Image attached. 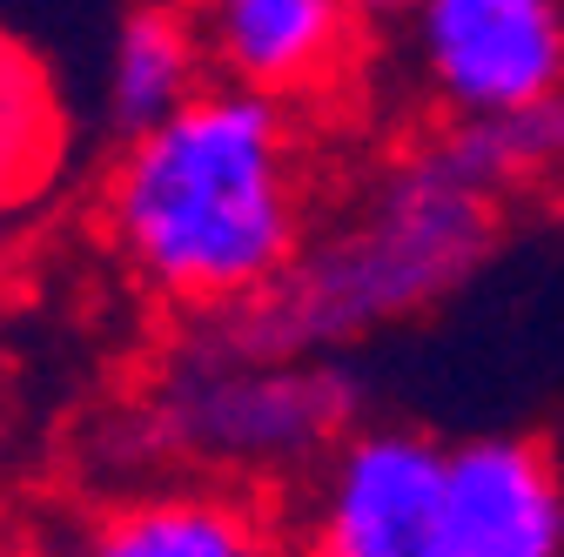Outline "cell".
Wrapping results in <instances>:
<instances>
[{"label":"cell","mask_w":564,"mask_h":557,"mask_svg":"<svg viewBox=\"0 0 564 557\" xmlns=\"http://www.w3.org/2000/svg\"><path fill=\"white\" fill-rule=\"evenodd\" d=\"M95 242L149 309L208 323L249 309L323 216V155L303 101L236 81L108 142L95 168Z\"/></svg>","instance_id":"obj_1"},{"label":"cell","mask_w":564,"mask_h":557,"mask_svg":"<svg viewBox=\"0 0 564 557\" xmlns=\"http://www.w3.org/2000/svg\"><path fill=\"white\" fill-rule=\"evenodd\" d=\"M511 195L490 182L457 128H431L383 155L357 188L323 201L303 255L236 309L208 316L256 350L349 357L357 342L444 309L505 249Z\"/></svg>","instance_id":"obj_2"},{"label":"cell","mask_w":564,"mask_h":557,"mask_svg":"<svg viewBox=\"0 0 564 557\" xmlns=\"http://www.w3.org/2000/svg\"><path fill=\"white\" fill-rule=\"evenodd\" d=\"M364 424V390L343 357L256 350L223 323H182L121 403L115 457L128 477H229L256 491L296 483Z\"/></svg>","instance_id":"obj_3"},{"label":"cell","mask_w":564,"mask_h":557,"mask_svg":"<svg viewBox=\"0 0 564 557\" xmlns=\"http://www.w3.org/2000/svg\"><path fill=\"white\" fill-rule=\"evenodd\" d=\"M108 14L75 28L67 0H0V262L28 255L95 188L108 155L95 101Z\"/></svg>","instance_id":"obj_4"},{"label":"cell","mask_w":564,"mask_h":557,"mask_svg":"<svg viewBox=\"0 0 564 557\" xmlns=\"http://www.w3.org/2000/svg\"><path fill=\"white\" fill-rule=\"evenodd\" d=\"M403 67L431 121H498L564 88V0H416Z\"/></svg>","instance_id":"obj_5"},{"label":"cell","mask_w":564,"mask_h":557,"mask_svg":"<svg viewBox=\"0 0 564 557\" xmlns=\"http://www.w3.org/2000/svg\"><path fill=\"white\" fill-rule=\"evenodd\" d=\"M444 444L416 424L364 416L296 491V557H437Z\"/></svg>","instance_id":"obj_6"},{"label":"cell","mask_w":564,"mask_h":557,"mask_svg":"<svg viewBox=\"0 0 564 557\" xmlns=\"http://www.w3.org/2000/svg\"><path fill=\"white\" fill-rule=\"evenodd\" d=\"M54 557H296V524L282 491L155 470L82 504Z\"/></svg>","instance_id":"obj_7"},{"label":"cell","mask_w":564,"mask_h":557,"mask_svg":"<svg viewBox=\"0 0 564 557\" xmlns=\"http://www.w3.org/2000/svg\"><path fill=\"white\" fill-rule=\"evenodd\" d=\"M437 557H564V463L531 430L444 444Z\"/></svg>","instance_id":"obj_8"},{"label":"cell","mask_w":564,"mask_h":557,"mask_svg":"<svg viewBox=\"0 0 564 557\" xmlns=\"http://www.w3.org/2000/svg\"><path fill=\"white\" fill-rule=\"evenodd\" d=\"M188 8L216 81L303 108L336 95L370 41L349 0H188Z\"/></svg>","instance_id":"obj_9"},{"label":"cell","mask_w":564,"mask_h":557,"mask_svg":"<svg viewBox=\"0 0 564 557\" xmlns=\"http://www.w3.org/2000/svg\"><path fill=\"white\" fill-rule=\"evenodd\" d=\"M208 81H216V67H208L188 0H115L101 61H95V101H101L108 142L175 114Z\"/></svg>","instance_id":"obj_10"},{"label":"cell","mask_w":564,"mask_h":557,"mask_svg":"<svg viewBox=\"0 0 564 557\" xmlns=\"http://www.w3.org/2000/svg\"><path fill=\"white\" fill-rule=\"evenodd\" d=\"M457 134L470 142V155L490 168V182L511 201L564 188V88L531 101V108H511L498 121H464Z\"/></svg>","instance_id":"obj_11"},{"label":"cell","mask_w":564,"mask_h":557,"mask_svg":"<svg viewBox=\"0 0 564 557\" xmlns=\"http://www.w3.org/2000/svg\"><path fill=\"white\" fill-rule=\"evenodd\" d=\"M349 8H357V21H364L370 34H397V28L410 21L416 0H349Z\"/></svg>","instance_id":"obj_12"},{"label":"cell","mask_w":564,"mask_h":557,"mask_svg":"<svg viewBox=\"0 0 564 557\" xmlns=\"http://www.w3.org/2000/svg\"><path fill=\"white\" fill-rule=\"evenodd\" d=\"M0 557H34V550H0Z\"/></svg>","instance_id":"obj_13"}]
</instances>
